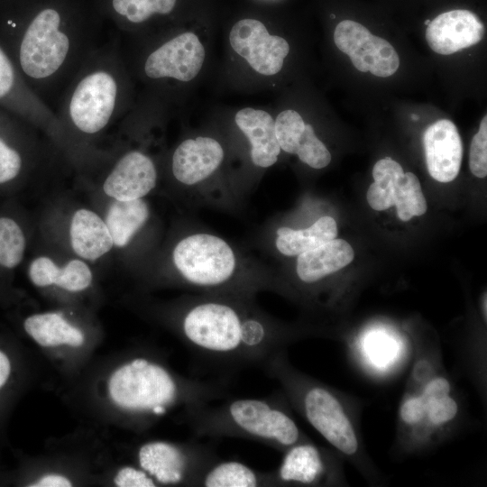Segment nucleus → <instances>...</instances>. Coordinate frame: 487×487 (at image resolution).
Instances as JSON below:
<instances>
[{"instance_id":"obj_35","label":"nucleus","mask_w":487,"mask_h":487,"mask_svg":"<svg viewBox=\"0 0 487 487\" xmlns=\"http://www.w3.org/2000/svg\"><path fill=\"white\" fill-rule=\"evenodd\" d=\"M32 487H69L71 481L60 474H47L36 481Z\"/></svg>"},{"instance_id":"obj_29","label":"nucleus","mask_w":487,"mask_h":487,"mask_svg":"<svg viewBox=\"0 0 487 487\" xmlns=\"http://www.w3.org/2000/svg\"><path fill=\"white\" fill-rule=\"evenodd\" d=\"M70 326L60 314L54 312L32 315L23 323L26 333L45 347L63 345L62 337Z\"/></svg>"},{"instance_id":"obj_39","label":"nucleus","mask_w":487,"mask_h":487,"mask_svg":"<svg viewBox=\"0 0 487 487\" xmlns=\"http://www.w3.org/2000/svg\"><path fill=\"white\" fill-rule=\"evenodd\" d=\"M430 22H431L430 20H426L425 24L427 25Z\"/></svg>"},{"instance_id":"obj_25","label":"nucleus","mask_w":487,"mask_h":487,"mask_svg":"<svg viewBox=\"0 0 487 487\" xmlns=\"http://www.w3.org/2000/svg\"><path fill=\"white\" fill-rule=\"evenodd\" d=\"M337 236L335 220L328 216H321L306 229L294 230L280 227L277 230L275 245L277 250L286 256H298Z\"/></svg>"},{"instance_id":"obj_24","label":"nucleus","mask_w":487,"mask_h":487,"mask_svg":"<svg viewBox=\"0 0 487 487\" xmlns=\"http://www.w3.org/2000/svg\"><path fill=\"white\" fill-rule=\"evenodd\" d=\"M196 486L257 487L273 486L271 472L262 473L234 460H214L201 473Z\"/></svg>"},{"instance_id":"obj_34","label":"nucleus","mask_w":487,"mask_h":487,"mask_svg":"<svg viewBox=\"0 0 487 487\" xmlns=\"http://www.w3.org/2000/svg\"><path fill=\"white\" fill-rule=\"evenodd\" d=\"M114 482L119 487H153L156 482L144 470L132 466L121 468Z\"/></svg>"},{"instance_id":"obj_10","label":"nucleus","mask_w":487,"mask_h":487,"mask_svg":"<svg viewBox=\"0 0 487 487\" xmlns=\"http://www.w3.org/2000/svg\"><path fill=\"white\" fill-rule=\"evenodd\" d=\"M344 459L310 439L283 452L280 464L271 472L273 486H345Z\"/></svg>"},{"instance_id":"obj_21","label":"nucleus","mask_w":487,"mask_h":487,"mask_svg":"<svg viewBox=\"0 0 487 487\" xmlns=\"http://www.w3.org/2000/svg\"><path fill=\"white\" fill-rule=\"evenodd\" d=\"M354 257L350 244L335 238L298 255L296 274L304 284L313 285L348 265Z\"/></svg>"},{"instance_id":"obj_22","label":"nucleus","mask_w":487,"mask_h":487,"mask_svg":"<svg viewBox=\"0 0 487 487\" xmlns=\"http://www.w3.org/2000/svg\"><path fill=\"white\" fill-rule=\"evenodd\" d=\"M69 235L74 252L89 261L100 258L114 245L106 222L88 209H78L74 213Z\"/></svg>"},{"instance_id":"obj_6","label":"nucleus","mask_w":487,"mask_h":487,"mask_svg":"<svg viewBox=\"0 0 487 487\" xmlns=\"http://www.w3.org/2000/svg\"><path fill=\"white\" fill-rule=\"evenodd\" d=\"M462 411L455 384L445 371L418 389L406 390L398 409V451L414 455L439 444L455 432Z\"/></svg>"},{"instance_id":"obj_5","label":"nucleus","mask_w":487,"mask_h":487,"mask_svg":"<svg viewBox=\"0 0 487 487\" xmlns=\"http://www.w3.org/2000/svg\"><path fill=\"white\" fill-rule=\"evenodd\" d=\"M287 403L270 397L233 399L218 405L196 404L185 407V418L198 436L244 438L283 453L309 439Z\"/></svg>"},{"instance_id":"obj_38","label":"nucleus","mask_w":487,"mask_h":487,"mask_svg":"<svg viewBox=\"0 0 487 487\" xmlns=\"http://www.w3.org/2000/svg\"><path fill=\"white\" fill-rule=\"evenodd\" d=\"M411 118H412L413 121H417V120L419 119V116L417 115H415V114H412V115H411Z\"/></svg>"},{"instance_id":"obj_36","label":"nucleus","mask_w":487,"mask_h":487,"mask_svg":"<svg viewBox=\"0 0 487 487\" xmlns=\"http://www.w3.org/2000/svg\"><path fill=\"white\" fill-rule=\"evenodd\" d=\"M11 372V363L8 356L0 350V389L5 385Z\"/></svg>"},{"instance_id":"obj_19","label":"nucleus","mask_w":487,"mask_h":487,"mask_svg":"<svg viewBox=\"0 0 487 487\" xmlns=\"http://www.w3.org/2000/svg\"><path fill=\"white\" fill-rule=\"evenodd\" d=\"M106 22L119 30L134 33L152 23L170 16L178 0H95Z\"/></svg>"},{"instance_id":"obj_4","label":"nucleus","mask_w":487,"mask_h":487,"mask_svg":"<svg viewBox=\"0 0 487 487\" xmlns=\"http://www.w3.org/2000/svg\"><path fill=\"white\" fill-rule=\"evenodd\" d=\"M130 71L117 39L102 42L63 91L54 113L63 131L93 137L129 112Z\"/></svg>"},{"instance_id":"obj_20","label":"nucleus","mask_w":487,"mask_h":487,"mask_svg":"<svg viewBox=\"0 0 487 487\" xmlns=\"http://www.w3.org/2000/svg\"><path fill=\"white\" fill-rule=\"evenodd\" d=\"M234 121L249 140L253 163L260 168L274 165L281 150L272 116L264 110L244 107L235 114Z\"/></svg>"},{"instance_id":"obj_33","label":"nucleus","mask_w":487,"mask_h":487,"mask_svg":"<svg viewBox=\"0 0 487 487\" xmlns=\"http://www.w3.org/2000/svg\"><path fill=\"white\" fill-rule=\"evenodd\" d=\"M471 172L478 178L487 175V116L482 119L478 132L473 135L469 153Z\"/></svg>"},{"instance_id":"obj_28","label":"nucleus","mask_w":487,"mask_h":487,"mask_svg":"<svg viewBox=\"0 0 487 487\" xmlns=\"http://www.w3.org/2000/svg\"><path fill=\"white\" fill-rule=\"evenodd\" d=\"M17 116L0 107V184L16 179L25 165L26 155L10 138Z\"/></svg>"},{"instance_id":"obj_11","label":"nucleus","mask_w":487,"mask_h":487,"mask_svg":"<svg viewBox=\"0 0 487 487\" xmlns=\"http://www.w3.org/2000/svg\"><path fill=\"white\" fill-rule=\"evenodd\" d=\"M334 41L361 72L369 71L374 76L386 78L399 69L400 58L392 45L372 34L359 23L352 20L340 22L335 29Z\"/></svg>"},{"instance_id":"obj_7","label":"nucleus","mask_w":487,"mask_h":487,"mask_svg":"<svg viewBox=\"0 0 487 487\" xmlns=\"http://www.w3.org/2000/svg\"><path fill=\"white\" fill-rule=\"evenodd\" d=\"M174 265L186 282L201 289H223L232 283L236 257L222 238L205 233L181 239L172 253Z\"/></svg>"},{"instance_id":"obj_32","label":"nucleus","mask_w":487,"mask_h":487,"mask_svg":"<svg viewBox=\"0 0 487 487\" xmlns=\"http://www.w3.org/2000/svg\"><path fill=\"white\" fill-rule=\"evenodd\" d=\"M25 251V237L19 225L0 217V265L13 269L20 264Z\"/></svg>"},{"instance_id":"obj_16","label":"nucleus","mask_w":487,"mask_h":487,"mask_svg":"<svg viewBox=\"0 0 487 487\" xmlns=\"http://www.w3.org/2000/svg\"><path fill=\"white\" fill-rule=\"evenodd\" d=\"M423 145L430 176L443 183L454 180L463 158L462 140L455 124L440 119L430 124L424 133Z\"/></svg>"},{"instance_id":"obj_3","label":"nucleus","mask_w":487,"mask_h":487,"mask_svg":"<svg viewBox=\"0 0 487 487\" xmlns=\"http://www.w3.org/2000/svg\"><path fill=\"white\" fill-rule=\"evenodd\" d=\"M264 368L280 385L288 404L332 449L370 482L380 479V472L363 441L360 406L352 398L295 368L287 349L272 356Z\"/></svg>"},{"instance_id":"obj_12","label":"nucleus","mask_w":487,"mask_h":487,"mask_svg":"<svg viewBox=\"0 0 487 487\" xmlns=\"http://www.w3.org/2000/svg\"><path fill=\"white\" fill-rule=\"evenodd\" d=\"M229 42L255 72L263 76L279 73L289 52V45L284 38L270 34L264 23L253 18H244L234 24Z\"/></svg>"},{"instance_id":"obj_23","label":"nucleus","mask_w":487,"mask_h":487,"mask_svg":"<svg viewBox=\"0 0 487 487\" xmlns=\"http://www.w3.org/2000/svg\"><path fill=\"white\" fill-rule=\"evenodd\" d=\"M31 281L37 287L56 285L69 291H82L92 282V272L80 260H72L60 268L48 257L34 259L29 267Z\"/></svg>"},{"instance_id":"obj_1","label":"nucleus","mask_w":487,"mask_h":487,"mask_svg":"<svg viewBox=\"0 0 487 487\" xmlns=\"http://www.w3.org/2000/svg\"><path fill=\"white\" fill-rule=\"evenodd\" d=\"M95 0H0V46L53 112L87 58L103 42Z\"/></svg>"},{"instance_id":"obj_13","label":"nucleus","mask_w":487,"mask_h":487,"mask_svg":"<svg viewBox=\"0 0 487 487\" xmlns=\"http://www.w3.org/2000/svg\"><path fill=\"white\" fill-rule=\"evenodd\" d=\"M0 107L47 131L54 137L63 135L64 131L53 110L29 87L1 46Z\"/></svg>"},{"instance_id":"obj_2","label":"nucleus","mask_w":487,"mask_h":487,"mask_svg":"<svg viewBox=\"0 0 487 487\" xmlns=\"http://www.w3.org/2000/svg\"><path fill=\"white\" fill-rule=\"evenodd\" d=\"M178 331L197 356L223 367H262L299 337L253 308L233 299H200L183 308Z\"/></svg>"},{"instance_id":"obj_14","label":"nucleus","mask_w":487,"mask_h":487,"mask_svg":"<svg viewBox=\"0 0 487 487\" xmlns=\"http://www.w3.org/2000/svg\"><path fill=\"white\" fill-rule=\"evenodd\" d=\"M157 169L152 157L138 149L122 153L103 183L104 192L115 200H134L149 194L157 183Z\"/></svg>"},{"instance_id":"obj_18","label":"nucleus","mask_w":487,"mask_h":487,"mask_svg":"<svg viewBox=\"0 0 487 487\" xmlns=\"http://www.w3.org/2000/svg\"><path fill=\"white\" fill-rule=\"evenodd\" d=\"M224 159V149L218 141L208 136L186 139L171 157L174 178L188 186L198 184L211 176Z\"/></svg>"},{"instance_id":"obj_37","label":"nucleus","mask_w":487,"mask_h":487,"mask_svg":"<svg viewBox=\"0 0 487 487\" xmlns=\"http://www.w3.org/2000/svg\"><path fill=\"white\" fill-rule=\"evenodd\" d=\"M486 298H487V295L486 293H484L482 299V302H481L482 314L485 321H486V313H487V308H486L487 299Z\"/></svg>"},{"instance_id":"obj_17","label":"nucleus","mask_w":487,"mask_h":487,"mask_svg":"<svg viewBox=\"0 0 487 487\" xmlns=\"http://www.w3.org/2000/svg\"><path fill=\"white\" fill-rule=\"evenodd\" d=\"M275 133L280 150L298 155L309 167L318 170L330 163L329 151L297 111L280 112L275 119Z\"/></svg>"},{"instance_id":"obj_15","label":"nucleus","mask_w":487,"mask_h":487,"mask_svg":"<svg viewBox=\"0 0 487 487\" xmlns=\"http://www.w3.org/2000/svg\"><path fill=\"white\" fill-rule=\"evenodd\" d=\"M484 31L475 14L456 9L440 14L431 21L426 29V40L435 52L449 55L481 41Z\"/></svg>"},{"instance_id":"obj_8","label":"nucleus","mask_w":487,"mask_h":487,"mask_svg":"<svg viewBox=\"0 0 487 487\" xmlns=\"http://www.w3.org/2000/svg\"><path fill=\"white\" fill-rule=\"evenodd\" d=\"M206 50L199 38L183 32L148 44L133 61L138 75L151 84L189 82L200 72Z\"/></svg>"},{"instance_id":"obj_27","label":"nucleus","mask_w":487,"mask_h":487,"mask_svg":"<svg viewBox=\"0 0 487 487\" xmlns=\"http://www.w3.org/2000/svg\"><path fill=\"white\" fill-rule=\"evenodd\" d=\"M404 171L400 164L390 157L379 160L373 166L372 183L367 190V201L377 211L394 206L395 192Z\"/></svg>"},{"instance_id":"obj_31","label":"nucleus","mask_w":487,"mask_h":487,"mask_svg":"<svg viewBox=\"0 0 487 487\" xmlns=\"http://www.w3.org/2000/svg\"><path fill=\"white\" fill-rule=\"evenodd\" d=\"M416 353L405 390L422 386L443 371L439 345H414Z\"/></svg>"},{"instance_id":"obj_9","label":"nucleus","mask_w":487,"mask_h":487,"mask_svg":"<svg viewBox=\"0 0 487 487\" xmlns=\"http://www.w3.org/2000/svg\"><path fill=\"white\" fill-rule=\"evenodd\" d=\"M216 458L212 448L195 442L153 441L138 450L140 467L162 484L196 486L201 473Z\"/></svg>"},{"instance_id":"obj_26","label":"nucleus","mask_w":487,"mask_h":487,"mask_svg":"<svg viewBox=\"0 0 487 487\" xmlns=\"http://www.w3.org/2000/svg\"><path fill=\"white\" fill-rule=\"evenodd\" d=\"M149 216V207L142 198L114 201L105 221L114 245L125 246L146 223Z\"/></svg>"},{"instance_id":"obj_30","label":"nucleus","mask_w":487,"mask_h":487,"mask_svg":"<svg viewBox=\"0 0 487 487\" xmlns=\"http://www.w3.org/2000/svg\"><path fill=\"white\" fill-rule=\"evenodd\" d=\"M394 206L399 218L409 221L413 216H420L427 206L418 177L412 172L401 176L394 197Z\"/></svg>"}]
</instances>
